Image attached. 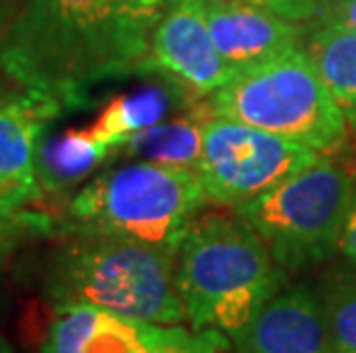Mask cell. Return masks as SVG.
<instances>
[{"instance_id": "ac0fdd59", "label": "cell", "mask_w": 356, "mask_h": 353, "mask_svg": "<svg viewBox=\"0 0 356 353\" xmlns=\"http://www.w3.org/2000/svg\"><path fill=\"white\" fill-rule=\"evenodd\" d=\"M230 337L218 330H186L179 324H147L143 353H228Z\"/></svg>"}, {"instance_id": "8992f818", "label": "cell", "mask_w": 356, "mask_h": 353, "mask_svg": "<svg viewBox=\"0 0 356 353\" xmlns=\"http://www.w3.org/2000/svg\"><path fill=\"white\" fill-rule=\"evenodd\" d=\"M354 195V175L324 154L234 214L262 239L283 271H308L340 250Z\"/></svg>"}, {"instance_id": "7c38bea8", "label": "cell", "mask_w": 356, "mask_h": 353, "mask_svg": "<svg viewBox=\"0 0 356 353\" xmlns=\"http://www.w3.org/2000/svg\"><path fill=\"white\" fill-rule=\"evenodd\" d=\"M147 324L95 305H60L42 353H143Z\"/></svg>"}, {"instance_id": "6da1fadb", "label": "cell", "mask_w": 356, "mask_h": 353, "mask_svg": "<svg viewBox=\"0 0 356 353\" xmlns=\"http://www.w3.org/2000/svg\"><path fill=\"white\" fill-rule=\"evenodd\" d=\"M168 0H26L0 40V74L26 92L81 106L90 87L145 69Z\"/></svg>"}, {"instance_id": "5b68a950", "label": "cell", "mask_w": 356, "mask_h": 353, "mask_svg": "<svg viewBox=\"0 0 356 353\" xmlns=\"http://www.w3.org/2000/svg\"><path fill=\"white\" fill-rule=\"evenodd\" d=\"M214 117L269 131L320 154L347 145L350 126L308 51L294 49L234 76L211 94Z\"/></svg>"}, {"instance_id": "7a4b0ae2", "label": "cell", "mask_w": 356, "mask_h": 353, "mask_svg": "<svg viewBox=\"0 0 356 353\" xmlns=\"http://www.w3.org/2000/svg\"><path fill=\"white\" fill-rule=\"evenodd\" d=\"M175 280L191 328L234 340L283 289L285 271L237 214L202 216L177 250Z\"/></svg>"}, {"instance_id": "52a82bcc", "label": "cell", "mask_w": 356, "mask_h": 353, "mask_svg": "<svg viewBox=\"0 0 356 353\" xmlns=\"http://www.w3.org/2000/svg\"><path fill=\"white\" fill-rule=\"evenodd\" d=\"M320 156L324 154L294 140L209 115L202 124V154L195 175L207 202L237 209Z\"/></svg>"}, {"instance_id": "8fae6325", "label": "cell", "mask_w": 356, "mask_h": 353, "mask_svg": "<svg viewBox=\"0 0 356 353\" xmlns=\"http://www.w3.org/2000/svg\"><path fill=\"white\" fill-rule=\"evenodd\" d=\"M211 40L237 74L299 49L301 28L244 0H204Z\"/></svg>"}, {"instance_id": "3957f363", "label": "cell", "mask_w": 356, "mask_h": 353, "mask_svg": "<svg viewBox=\"0 0 356 353\" xmlns=\"http://www.w3.org/2000/svg\"><path fill=\"white\" fill-rule=\"evenodd\" d=\"M175 268L177 252L163 248L72 234L51 261L47 291L56 307L95 305L127 319L175 326L186 319Z\"/></svg>"}, {"instance_id": "603a6c76", "label": "cell", "mask_w": 356, "mask_h": 353, "mask_svg": "<svg viewBox=\"0 0 356 353\" xmlns=\"http://www.w3.org/2000/svg\"><path fill=\"white\" fill-rule=\"evenodd\" d=\"M26 0H0V40L5 37L7 30L17 21V17L24 10Z\"/></svg>"}, {"instance_id": "30bf717a", "label": "cell", "mask_w": 356, "mask_h": 353, "mask_svg": "<svg viewBox=\"0 0 356 353\" xmlns=\"http://www.w3.org/2000/svg\"><path fill=\"white\" fill-rule=\"evenodd\" d=\"M63 106L49 96L24 92L0 99V207L21 212L42 198L35 179V156L44 124Z\"/></svg>"}, {"instance_id": "484cf974", "label": "cell", "mask_w": 356, "mask_h": 353, "mask_svg": "<svg viewBox=\"0 0 356 353\" xmlns=\"http://www.w3.org/2000/svg\"><path fill=\"white\" fill-rule=\"evenodd\" d=\"M7 92H3V89H0V99H3V96H5Z\"/></svg>"}, {"instance_id": "ffe728a7", "label": "cell", "mask_w": 356, "mask_h": 353, "mask_svg": "<svg viewBox=\"0 0 356 353\" xmlns=\"http://www.w3.org/2000/svg\"><path fill=\"white\" fill-rule=\"evenodd\" d=\"M30 227H47V218L26 212H7V209L0 207V250H3L7 241L24 234Z\"/></svg>"}, {"instance_id": "5bb4252c", "label": "cell", "mask_w": 356, "mask_h": 353, "mask_svg": "<svg viewBox=\"0 0 356 353\" xmlns=\"http://www.w3.org/2000/svg\"><path fill=\"white\" fill-rule=\"evenodd\" d=\"M308 53L320 67L333 99L356 136V33L345 28L315 26L308 40Z\"/></svg>"}, {"instance_id": "cb8c5ba5", "label": "cell", "mask_w": 356, "mask_h": 353, "mask_svg": "<svg viewBox=\"0 0 356 353\" xmlns=\"http://www.w3.org/2000/svg\"><path fill=\"white\" fill-rule=\"evenodd\" d=\"M0 353H12V347H10V342H7V340H3V337H0Z\"/></svg>"}, {"instance_id": "ba28073f", "label": "cell", "mask_w": 356, "mask_h": 353, "mask_svg": "<svg viewBox=\"0 0 356 353\" xmlns=\"http://www.w3.org/2000/svg\"><path fill=\"white\" fill-rule=\"evenodd\" d=\"M145 69L165 74L195 96H211L234 76L211 40L204 0L168 5L154 30Z\"/></svg>"}, {"instance_id": "4316f807", "label": "cell", "mask_w": 356, "mask_h": 353, "mask_svg": "<svg viewBox=\"0 0 356 353\" xmlns=\"http://www.w3.org/2000/svg\"><path fill=\"white\" fill-rule=\"evenodd\" d=\"M0 89H3V85H0Z\"/></svg>"}, {"instance_id": "44dd1931", "label": "cell", "mask_w": 356, "mask_h": 353, "mask_svg": "<svg viewBox=\"0 0 356 353\" xmlns=\"http://www.w3.org/2000/svg\"><path fill=\"white\" fill-rule=\"evenodd\" d=\"M315 26L345 28L356 33V0H329V3H324L320 17L315 19Z\"/></svg>"}, {"instance_id": "277c9868", "label": "cell", "mask_w": 356, "mask_h": 353, "mask_svg": "<svg viewBox=\"0 0 356 353\" xmlns=\"http://www.w3.org/2000/svg\"><path fill=\"white\" fill-rule=\"evenodd\" d=\"M204 205L207 195L195 170L138 161L102 172L74 195L63 230L177 252Z\"/></svg>"}, {"instance_id": "d4e9b609", "label": "cell", "mask_w": 356, "mask_h": 353, "mask_svg": "<svg viewBox=\"0 0 356 353\" xmlns=\"http://www.w3.org/2000/svg\"><path fill=\"white\" fill-rule=\"evenodd\" d=\"M181 3H193V0H168V5H181Z\"/></svg>"}, {"instance_id": "9c48e42d", "label": "cell", "mask_w": 356, "mask_h": 353, "mask_svg": "<svg viewBox=\"0 0 356 353\" xmlns=\"http://www.w3.org/2000/svg\"><path fill=\"white\" fill-rule=\"evenodd\" d=\"M232 353H338L315 287H283L232 340Z\"/></svg>"}, {"instance_id": "e0dca14e", "label": "cell", "mask_w": 356, "mask_h": 353, "mask_svg": "<svg viewBox=\"0 0 356 353\" xmlns=\"http://www.w3.org/2000/svg\"><path fill=\"white\" fill-rule=\"evenodd\" d=\"M338 353H356V271H333L317 287Z\"/></svg>"}, {"instance_id": "4fadbf2b", "label": "cell", "mask_w": 356, "mask_h": 353, "mask_svg": "<svg viewBox=\"0 0 356 353\" xmlns=\"http://www.w3.org/2000/svg\"><path fill=\"white\" fill-rule=\"evenodd\" d=\"M113 152L90 129L63 131L40 140L35 156V179L42 193L60 195L86 179Z\"/></svg>"}, {"instance_id": "d6986e66", "label": "cell", "mask_w": 356, "mask_h": 353, "mask_svg": "<svg viewBox=\"0 0 356 353\" xmlns=\"http://www.w3.org/2000/svg\"><path fill=\"white\" fill-rule=\"evenodd\" d=\"M244 3H251L292 24H301V21H313L320 17L324 0H244Z\"/></svg>"}, {"instance_id": "2e32d148", "label": "cell", "mask_w": 356, "mask_h": 353, "mask_svg": "<svg viewBox=\"0 0 356 353\" xmlns=\"http://www.w3.org/2000/svg\"><path fill=\"white\" fill-rule=\"evenodd\" d=\"M172 106L170 87H149L138 94H122L111 99V103L102 110L97 122L90 126V133L104 142L106 147L118 149L122 142L143 131L147 126L159 124L168 115Z\"/></svg>"}, {"instance_id": "7402d4cb", "label": "cell", "mask_w": 356, "mask_h": 353, "mask_svg": "<svg viewBox=\"0 0 356 353\" xmlns=\"http://www.w3.org/2000/svg\"><path fill=\"white\" fill-rule=\"evenodd\" d=\"M340 252H343V257L347 259V264L356 271V195L352 200L350 214H347L343 236H340Z\"/></svg>"}, {"instance_id": "9a60e30c", "label": "cell", "mask_w": 356, "mask_h": 353, "mask_svg": "<svg viewBox=\"0 0 356 353\" xmlns=\"http://www.w3.org/2000/svg\"><path fill=\"white\" fill-rule=\"evenodd\" d=\"M202 124L204 119L193 117L159 122L129 136L118 152L138 161L195 170L202 154Z\"/></svg>"}]
</instances>
